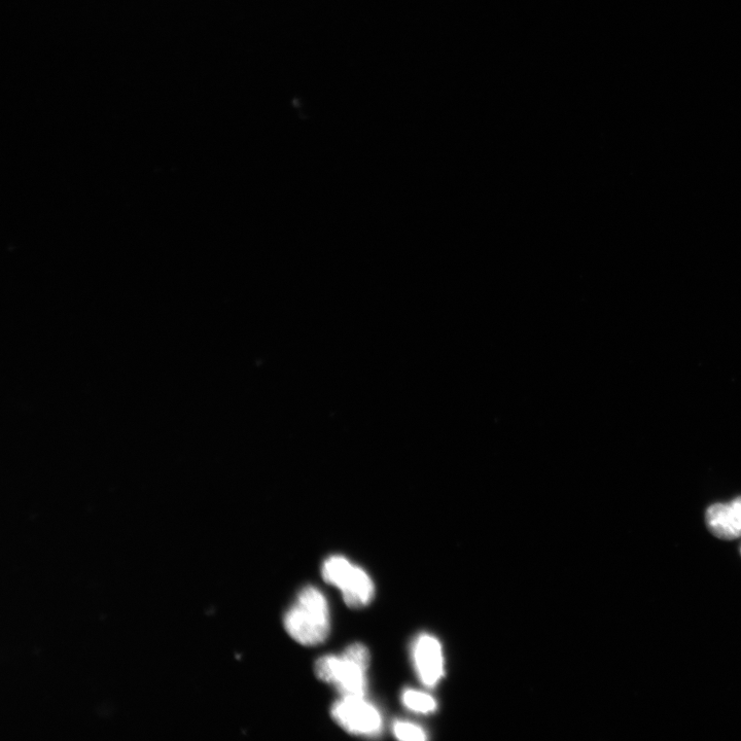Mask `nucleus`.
<instances>
[{
    "instance_id": "obj_1",
    "label": "nucleus",
    "mask_w": 741,
    "mask_h": 741,
    "mask_svg": "<svg viewBox=\"0 0 741 741\" xmlns=\"http://www.w3.org/2000/svg\"><path fill=\"white\" fill-rule=\"evenodd\" d=\"M284 625L290 637L303 646L323 644L331 630L330 607L325 594L314 586L303 587L286 613Z\"/></svg>"
},
{
    "instance_id": "obj_5",
    "label": "nucleus",
    "mask_w": 741,
    "mask_h": 741,
    "mask_svg": "<svg viewBox=\"0 0 741 741\" xmlns=\"http://www.w3.org/2000/svg\"><path fill=\"white\" fill-rule=\"evenodd\" d=\"M336 583L342 592L345 605L354 610L367 607L373 601L375 586L371 577L362 568L350 564Z\"/></svg>"
},
{
    "instance_id": "obj_2",
    "label": "nucleus",
    "mask_w": 741,
    "mask_h": 741,
    "mask_svg": "<svg viewBox=\"0 0 741 741\" xmlns=\"http://www.w3.org/2000/svg\"><path fill=\"white\" fill-rule=\"evenodd\" d=\"M370 663L368 648L356 643L348 646L341 656L327 655L317 660L314 672L321 681L335 686L342 697L365 698Z\"/></svg>"
},
{
    "instance_id": "obj_3",
    "label": "nucleus",
    "mask_w": 741,
    "mask_h": 741,
    "mask_svg": "<svg viewBox=\"0 0 741 741\" xmlns=\"http://www.w3.org/2000/svg\"><path fill=\"white\" fill-rule=\"evenodd\" d=\"M331 714L335 722L350 734L374 737L383 729L380 712L363 697H342L333 704Z\"/></svg>"
},
{
    "instance_id": "obj_6",
    "label": "nucleus",
    "mask_w": 741,
    "mask_h": 741,
    "mask_svg": "<svg viewBox=\"0 0 741 741\" xmlns=\"http://www.w3.org/2000/svg\"><path fill=\"white\" fill-rule=\"evenodd\" d=\"M709 531L718 539L732 541L741 538V497L715 504L705 513Z\"/></svg>"
},
{
    "instance_id": "obj_7",
    "label": "nucleus",
    "mask_w": 741,
    "mask_h": 741,
    "mask_svg": "<svg viewBox=\"0 0 741 741\" xmlns=\"http://www.w3.org/2000/svg\"><path fill=\"white\" fill-rule=\"evenodd\" d=\"M402 701L408 710L418 714H431L437 710L435 698L417 690H405Z\"/></svg>"
},
{
    "instance_id": "obj_4",
    "label": "nucleus",
    "mask_w": 741,
    "mask_h": 741,
    "mask_svg": "<svg viewBox=\"0 0 741 741\" xmlns=\"http://www.w3.org/2000/svg\"><path fill=\"white\" fill-rule=\"evenodd\" d=\"M413 662L423 685L435 687L444 676L441 644L430 634H421L413 644Z\"/></svg>"
},
{
    "instance_id": "obj_8",
    "label": "nucleus",
    "mask_w": 741,
    "mask_h": 741,
    "mask_svg": "<svg viewBox=\"0 0 741 741\" xmlns=\"http://www.w3.org/2000/svg\"><path fill=\"white\" fill-rule=\"evenodd\" d=\"M395 736L400 740L423 741L428 739L421 727L406 721H397L393 727Z\"/></svg>"
}]
</instances>
